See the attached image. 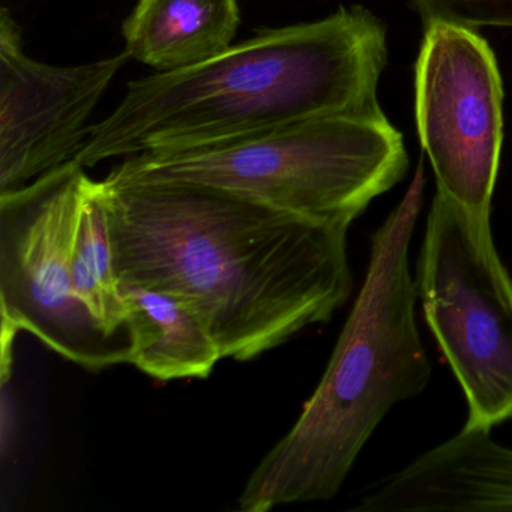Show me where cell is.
I'll return each instance as SVG.
<instances>
[{"label": "cell", "mask_w": 512, "mask_h": 512, "mask_svg": "<svg viewBox=\"0 0 512 512\" xmlns=\"http://www.w3.org/2000/svg\"><path fill=\"white\" fill-rule=\"evenodd\" d=\"M122 286L187 299L223 359L251 361L352 295L349 227L316 223L208 187L100 181Z\"/></svg>", "instance_id": "obj_1"}, {"label": "cell", "mask_w": 512, "mask_h": 512, "mask_svg": "<svg viewBox=\"0 0 512 512\" xmlns=\"http://www.w3.org/2000/svg\"><path fill=\"white\" fill-rule=\"evenodd\" d=\"M386 28L364 7L269 29L188 70L128 85L73 160L94 167L142 152L200 148L334 116L380 118Z\"/></svg>", "instance_id": "obj_2"}, {"label": "cell", "mask_w": 512, "mask_h": 512, "mask_svg": "<svg viewBox=\"0 0 512 512\" xmlns=\"http://www.w3.org/2000/svg\"><path fill=\"white\" fill-rule=\"evenodd\" d=\"M424 188L419 163L403 199L371 236L364 284L319 386L251 473L239 511L332 499L392 407L427 388L431 364L416 325L410 271Z\"/></svg>", "instance_id": "obj_3"}, {"label": "cell", "mask_w": 512, "mask_h": 512, "mask_svg": "<svg viewBox=\"0 0 512 512\" xmlns=\"http://www.w3.org/2000/svg\"><path fill=\"white\" fill-rule=\"evenodd\" d=\"M409 169L386 116H334L200 148L142 152L118 178L208 185L305 220L352 226Z\"/></svg>", "instance_id": "obj_4"}, {"label": "cell", "mask_w": 512, "mask_h": 512, "mask_svg": "<svg viewBox=\"0 0 512 512\" xmlns=\"http://www.w3.org/2000/svg\"><path fill=\"white\" fill-rule=\"evenodd\" d=\"M425 320L466 397V425L512 418V278L482 220L436 193L418 259Z\"/></svg>", "instance_id": "obj_5"}, {"label": "cell", "mask_w": 512, "mask_h": 512, "mask_svg": "<svg viewBox=\"0 0 512 512\" xmlns=\"http://www.w3.org/2000/svg\"><path fill=\"white\" fill-rule=\"evenodd\" d=\"M85 167L71 160L0 194L2 326L29 332L89 370L130 364V340L113 337L74 290V230Z\"/></svg>", "instance_id": "obj_6"}, {"label": "cell", "mask_w": 512, "mask_h": 512, "mask_svg": "<svg viewBox=\"0 0 512 512\" xmlns=\"http://www.w3.org/2000/svg\"><path fill=\"white\" fill-rule=\"evenodd\" d=\"M415 85L419 139L437 193L490 220L503 137L502 80L493 50L475 29L427 23Z\"/></svg>", "instance_id": "obj_7"}, {"label": "cell", "mask_w": 512, "mask_h": 512, "mask_svg": "<svg viewBox=\"0 0 512 512\" xmlns=\"http://www.w3.org/2000/svg\"><path fill=\"white\" fill-rule=\"evenodd\" d=\"M127 53L77 65L41 64L23 50L22 32L0 17V194L19 190L73 160L91 118Z\"/></svg>", "instance_id": "obj_8"}, {"label": "cell", "mask_w": 512, "mask_h": 512, "mask_svg": "<svg viewBox=\"0 0 512 512\" xmlns=\"http://www.w3.org/2000/svg\"><path fill=\"white\" fill-rule=\"evenodd\" d=\"M356 512L512 511V448L466 425L371 488Z\"/></svg>", "instance_id": "obj_9"}, {"label": "cell", "mask_w": 512, "mask_h": 512, "mask_svg": "<svg viewBox=\"0 0 512 512\" xmlns=\"http://www.w3.org/2000/svg\"><path fill=\"white\" fill-rule=\"evenodd\" d=\"M239 20L236 0H139L125 53L157 73L188 70L232 47Z\"/></svg>", "instance_id": "obj_10"}, {"label": "cell", "mask_w": 512, "mask_h": 512, "mask_svg": "<svg viewBox=\"0 0 512 512\" xmlns=\"http://www.w3.org/2000/svg\"><path fill=\"white\" fill-rule=\"evenodd\" d=\"M130 331V364L158 380L206 379L223 359L199 311L181 296L122 286Z\"/></svg>", "instance_id": "obj_11"}, {"label": "cell", "mask_w": 512, "mask_h": 512, "mask_svg": "<svg viewBox=\"0 0 512 512\" xmlns=\"http://www.w3.org/2000/svg\"><path fill=\"white\" fill-rule=\"evenodd\" d=\"M73 284L80 301L113 337L130 340L127 302L116 274L109 218L100 181L86 178L71 251Z\"/></svg>", "instance_id": "obj_12"}, {"label": "cell", "mask_w": 512, "mask_h": 512, "mask_svg": "<svg viewBox=\"0 0 512 512\" xmlns=\"http://www.w3.org/2000/svg\"><path fill=\"white\" fill-rule=\"evenodd\" d=\"M424 25L449 22L475 29L481 26L512 28V0H413Z\"/></svg>", "instance_id": "obj_13"}, {"label": "cell", "mask_w": 512, "mask_h": 512, "mask_svg": "<svg viewBox=\"0 0 512 512\" xmlns=\"http://www.w3.org/2000/svg\"><path fill=\"white\" fill-rule=\"evenodd\" d=\"M20 407L10 380H0V458L7 464L19 442Z\"/></svg>", "instance_id": "obj_14"}]
</instances>
